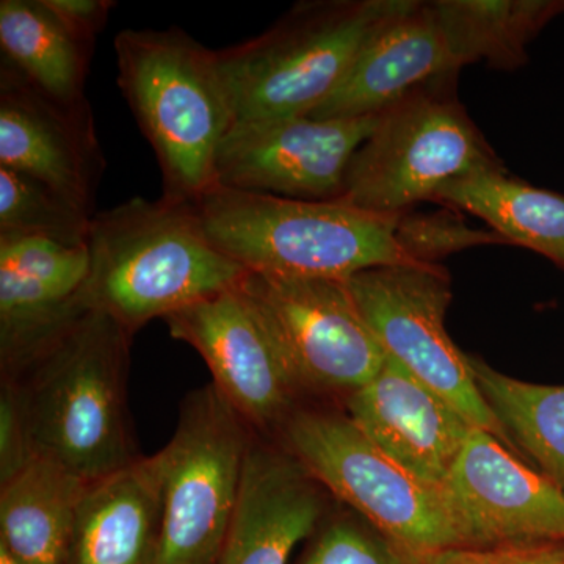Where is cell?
Wrapping results in <instances>:
<instances>
[{
	"mask_svg": "<svg viewBox=\"0 0 564 564\" xmlns=\"http://www.w3.org/2000/svg\"><path fill=\"white\" fill-rule=\"evenodd\" d=\"M132 333L87 311L14 377L33 458L96 481L139 458L126 383Z\"/></svg>",
	"mask_w": 564,
	"mask_h": 564,
	"instance_id": "obj_1",
	"label": "cell"
},
{
	"mask_svg": "<svg viewBox=\"0 0 564 564\" xmlns=\"http://www.w3.org/2000/svg\"><path fill=\"white\" fill-rule=\"evenodd\" d=\"M88 250L82 299L132 334L237 288L248 273L210 242L193 204L163 196L95 214Z\"/></svg>",
	"mask_w": 564,
	"mask_h": 564,
	"instance_id": "obj_2",
	"label": "cell"
},
{
	"mask_svg": "<svg viewBox=\"0 0 564 564\" xmlns=\"http://www.w3.org/2000/svg\"><path fill=\"white\" fill-rule=\"evenodd\" d=\"M113 47L117 84L161 166L163 198L195 204L215 185L236 121L218 52L176 28L128 29Z\"/></svg>",
	"mask_w": 564,
	"mask_h": 564,
	"instance_id": "obj_3",
	"label": "cell"
},
{
	"mask_svg": "<svg viewBox=\"0 0 564 564\" xmlns=\"http://www.w3.org/2000/svg\"><path fill=\"white\" fill-rule=\"evenodd\" d=\"M193 206L210 242L250 273L348 280L373 267L419 263L397 239L402 214L220 185Z\"/></svg>",
	"mask_w": 564,
	"mask_h": 564,
	"instance_id": "obj_4",
	"label": "cell"
},
{
	"mask_svg": "<svg viewBox=\"0 0 564 564\" xmlns=\"http://www.w3.org/2000/svg\"><path fill=\"white\" fill-rule=\"evenodd\" d=\"M403 0L296 3L269 31L218 52L236 121L310 117Z\"/></svg>",
	"mask_w": 564,
	"mask_h": 564,
	"instance_id": "obj_5",
	"label": "cell"
},
{
	"mask_svg": "<svg viewBox=\"0 0 564 564\" xmlns=\"http://www.w3.org/2000/svg\"><path fill=\"white\" fill-rule=\"evenodd\" d=\"M434 82L383 111L352 154L339 202L375 214H403L434 202L445 185L502 162L451 88Z\"/></svg>",
	"mask_w": 564,
	"mask_h": 564,
	"instance_id": "obj_6",
	"label": "cell"
},
{
	"mask_svg": "<svg viewBox=\"0 0 564 564\" xmlns=\"http://www.w3.org/2000/svg\"><path fill=\"white\" fill-rule=\"evenodd\" d=\"M281 430L307 474L414 563L459 547L443 491L393 462L347 414L296 408Z\"/></svg>",
	"mask_w": 564,
	"mask_h": 564,
	"instance_id": "obj_7",
	"label": "cell"
},
{
	"mask_svg": "<svg viewBox=\"0 0 564 564\" xmlns=\"http://www.w3.org/2000/svg\"><path fill=\"white\" fill-rule=\"evenodd\" d=\"M254 430L214 384L188 393L158 459L162 540L158 564H218Z\"/></svg>",
	"mask_w": 564,
	"mask_h": 564,
	"instance_id": "obj_8",
	"label": "cell"
},
{
	"mask_svg": "<svg viewBox=\"0 0 564 564\" xmlns=\"http://www.w3.org/2000/svg\"><path fill=\"white\" fill-rule=\"evenodd\" d=\"M345 281L386 356L454 404L475 429L494 434L518 454L478 389L470 356L456 347L445 328L452 292L443 267H373Z\"/></svg>",
	"mask_w": 564,
	"mask_h": 564,
	"instance_id": "obj_9",
	"label": "cell"
},
{
	"mask_svg": "<svg viewBox=\"0 0 564 564\" xmlns=\"http://www.w3.org/2000/svg\"><path fill=\"white\" fill-rule=\"evenodd\" d=\"M237 288L272 337L299 393L347 399L384 366L388 356L347 281L248 272Z\"/></svg>",
	"mask_w": 564,
	"mask_h": 564,
	"instance_id": "obj_10",
	"label": "cell"
},
{
	"mask_svg": "<svg viewBox=\"0 0 564 564\" xmlns=\"http://www.w3.org/2000/svg\"><path fill=\"white\" fill-rule=\"evenodd\" d=\"M378 120L380 115L234 122L218 150L215 185L303 202H336L343 196L352 154Z\"/></svg>",
	"mask_w": 564,
	"mask_h": 564,
	"instance_id": "obj_11",
	"label": "cell"
},
{
	"mask_svg": "<svg viewBox=\"0 0 564 564\" xmlns=\"http://www.w3.org/2000/svg\"><path fill=\"white\" fill-rule=\"evenodd\" d=\"M473 429L443 491L459 547L564 544V491Z\"/></svg>",
	"mask_w": 564,
	"mask_h": 564,
	"instance_id": "obj_12",
	"label": "cell"
},
{
	"mask_svg": "<svg viewBox=\"0 0 564 564\" xmlns=\"http://www.w3.org/2000/svg\"><path fill=\"white\" fill-rule=\"evenodd\" d=\"M163 322L174 339L202 355L212 384L256 433L281 429L296 410L299 391L239 288L193 303Z\"/></svg>",
	"mask_w": 564,
	"mask_h": 564,
	"instance_id": "obj_13",
	"label": "cell"
},
{
	"mask_svg": "<svg viewBox=\"0 0 564 564\" xmlns=\"http://www.w3.org/2000/svg\"><path fill=\"white\" fill-rule=\"evenodd\" d=\"M0 166L50 185L93 214L106 161L90 104L63 106L2 61Z\"/></svg>",
	"mask_w": 564,
	"mask_h": 564,
	"instance_id": "obj_14",
	"label": "cell"
},
{
	"mask_svg": "<svg viewBox=\"0 0 564 564\" xmlns=\"http://www.w3.org/2000/svg\"><path fill=\"white\" fill-rule=\"evenodd\" d=\"M345 408L386 455L440 489L474 429L454 404L389 358L369 383L345 399Z\"/></svg>",
	"mask_w": 564,
	"mask_h": 564,
	"instance_id": "obj_15",
	"label": "cell"
},
{
	"mask_svg": "<svg viewBox=\"0 0 564 564\" xmlns=\"http://www.w3.org/2000/svg\"><path fill=\"white\" fill-rule=\"evenodd\" d=\"M458 70L434 3L403 0L375 29L332 98L310 117H375Z\"/></svg>",
	"mask_w": 564,
	"mask_h": 564,
	"instance_id": "obj_16",
	"label": "cell"
},
{
	"mask_svg": "<svg viewBox=\"0 0 564 564\" xmlns=\"http://www.w3.org/2000/svg\"><path fill=\"white\" fill-rule=\"evenodd\" d=\"M256 434L218 564H288L321 522L317 481L288 448L278 451Z\"/></svg>",
	"mask_w": 564,
	"mask_h": 564,
	"instance_id": "obj_17",
	"label": "cell"
},
{
	"mask_svg": "<svg viewBox=\"0 0 564 564\" xmlns=\"http://www.w3.org/2000/svg\"><path fill=\"white\" fill-rule=\"evenodd\" d=\"M162 508L158 455L139 456L91 481L77 507L63 564H158Z\"/></svg>",
	"mask_w": 564,
	"mask_h": 564,
	"instance_id": "obj_18",
	"label": "cell"
},
{
	"mask_svg": "<svg viewBox=\"0 0 564 564\" xmlns=\"http://www.w3.org/2000/svg\"><path fill=\"white\" fill-rule=\"evenodd\" d=\"M85 481L44 458L0 485V549L20 564H63Z\"/></svg>",
	"mask_w": 564,
	"mask_h": 564,
	"instance_id": "obj_19",
	"label": "cell"
},
{
	"mask_svg": "<svg viewBox=\"0 0 564 564\" xmlns=\"http://www.w3.org/2000/svg\"><path fill=\"white\" fill-rule=\"evenodd\" d=\"M2 61L63 106L80 107L93 50L66 28L44 0L0 2Z\"/></svg>",
	"mask_w": 564,
	"mask_h": 564,
	"instance_id": "obj_20",
	"label": "cell"
},
{
	"mask_svg": "<svg viewBox=\"0 0 564 564\" xmlns=\"http://www.w3.org/2000/svg\"><path fill=\"white\" fill-rule=\"evenodd\" d=\"M434 202L469 212L508 243L540 254L564 243V195L514 180L505 169L485 170L451 182Z\"/></svg>",
	"mask_w": 564,
	"mask_h": 564,
	"instance_id": "obj_21",
	"label": "cell"
},
{
	"mask_svg": "<svg viewBox=\"0 0 564 564\" xmlns=\"http://www.w3.org/2000/svg\"><path fill=\"white\" fill-rule=\"evenodd\" d=\"M441 28L459 69L486 62L514 69L525 61V47L564 3L533 0H443L433 2Z\"/></svg>",
	"mask_w": 564,
	"mask_h": 564,
	"instance_id": "obj_22",
	"label": "cell"
},
{
	"mask_svg": "<svg viewBox=\"0 0 564 564\" xmlns=\"http://www.w3.org/2000/svg\"><path fill=\"white\" fill-rule=\"evenodd\" d=\"M478 389L514 445L564 491V386L525 383L470 358Z\"/></svg>",
	"mask_w": 564,
	"mask_h": 564,
	"instance_id": "obj_23",
	"label": "cell"
},
{
	"mask_svg": "<svg viewBox=\"0 0 564 564\" xmlns=\"http://www.w3.org/2000/svg\"><path fill=\"white\" fill-rule=\"evenodd\" d=\"M90 311L82 291H55L20 274L0 270V366L14 377L80 315Z\"/></svg>",
	"mask_w": 564,
	"mask_h": 564,
	"instance_id": "obj_24",
	"label": "cell"
},
{
	"mask_svg": "<svg viewBox=\"0 0 564 564\" xmlns=\"http://www.w3.org/2000/svg\"><path fill=\"white\" fill-rule=\"evenodd\" d=\"M93 217L50 185L0 166V234L88 245Z\"/></svg>",
	"mask_w": 564,
	"mask_h": 564,
	"instance_id": "obj_25",
	"label": "cell"
},
{
	"mask_svg": "<svg viewBox=\"0 0 564 564\" xmlns=\"http://www.w3.org/2000/svg\"><path fill=\"white\" fill-rule=\"evenodd\" d=\"M88 245H66L36 236L0 234V270L55 291L80 292L90 273Z\"/></svg>",
	"mask_w": 564,
	"mask_h": 564,
	"instance_id": "obj_26",
	"label": "cell"
},
{
	"mask_svg": "<svg viewBox=\"0 0 564 564\" xmlns=\"http://www.w3.org/2000/svg\"><path fill=\"white\" fill-rule=\"evenodd\" d=\"M397 239L403 251L419 263H434L452 252L478 245H507L496 232L478 231L451 212L411 214L404 212L397 226Z\"/></svg>",
	"mask_w": 564,
	"mask_h": 564,
	"instance_id": "obj_27",
	"label": "cell"
},
{
	"mask_svg": "<svg viewBox=\"0 0 564 564\" xmlns=\"http://www.w3.org/2000/svg\"><path fill=\"white\" fill-rule=\"evenodd\" d=\"M302 564H417L391 540L351 518L329 522Z\"/></svg>",
	"mask_w": 564,
	"mask_h": 564,
	"instance_id": "obj_28",
	"label": "cell"
},
{
	"mask_svg": "<svg viewBox=\"0 0 564 564\" xmlns=\"http://www.w3.org/2000/svg\"><path fill=\"white\" fill-rule=\"evenodd\" d=\"M31 444L25 430L20 397L9 380L0 391V485L10 481L32 462Z\"/></svg>",
	"mask_w": 564,
	"mask_h": 564,
	"instance_id": "obj_29",
	"label": "cell"
},
{
	"mask_svg": "<svg viewBox=\"0 0 564 564\" xmlns=\"http://www.w3.org/2000/svg\"><path fill=\"white\" fill-rule=\"evenodd\" d=\"M419 564H564V544L448 547L426 555Z\"/></svg>",
	"mask_w": 564,
	"mask_h": 564,
	"instance_id": "obj_30",
	"label": "cell"
},
{
	"mask_svg": "<svg viewBox=\"0 0 564 564\" xmlns=\"http://www.w3.org/2000/svg\"><path fill=\"white\" fill-rule=\"evenodd\" d=\"M58 20L77 39L95 46L99 35L109 22L110 13L117 7L111 0H44Z\"/></svg>",
	"mask_w": 564,
	"mask_h": 564,
	"instance_id": "obj_31",
	"label": "cell"
},
{
	"mask_svg": "<svg viewBox=\"0 0 564 564\" xmlns=\"http://www.w3.org/2000/svg\"><path fill=\"white\" fill-rule=\"evenodd\" d=\"M543 256L558 263V265L564 269V243L558 245V247L549 248V250L543 252Z\"/></svg>",
	"mask_w": 564,
	"mask_h": 564,
	"instance_id": "obj_32",
	"label": "cell"
},
{
	"mask_svg": "<svg viewBox=\"0 0 564 564\" xmlns=\"http://www.w3.org/2000/svg\"><path fill=\"white\" fill-rule=\"evenodd\" d=\"M0 564H20L17 560L11 558L3 549H0Z\"/></svg>",
	"mask_w": 564,
	"mask_h": 564,
	"instance_id": "obj_33",
	"label": "cell"
}]
</instances>
